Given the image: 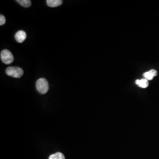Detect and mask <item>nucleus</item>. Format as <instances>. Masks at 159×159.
Returning <instances> with one entry per match:
<instances>
[{
  "label": "nucleus",
  "instance_id": "nucleus-1",
  "mask_svg": "<svg viewBox=\"0 0 159 159\" xmlns=\"http://www.w3.org/2000/svg\"><path fill=\"white\" fill-rule=\"evenodd\" d=\"M36 88L40 94H46L49 89L48 83L45 79H40L37 81Z\"/></svg>",
  "mask_w": 159,
  "mask_h": 159
},
{
  "label": "nucleus",
  "instance_id": "nucleus-2",
  "mask_svg": "<svg viewBox=\"0 0 159 159\" xmlns=\"http://www.w3.org/2000/svg\"><path fill=\"white\" fill-rule=\"evenodd\" d=\"M24 71L22 68L18 67H9L6 69V74L14 78H20L23 76Z\"/></svg>",
  "mask_w": 159,
  "mask_h": 159
},
{
  "label": "nucleus",
  "instance_id": "nucleus-3",
  "mask_svg": "<svg viewBox=\"0 0 159 159\" xmlns=\"http://www.w3.org/2000/svg\"><path fill=\"white\" fill-rule=\"evenodd\" d=\"M0 56L1 61L6 64H10L14 61L13 55L8 50H4L1 51Z\"/></svg>",
  "mask_w": 159,
  "mask_h": 159
},
{
  "label": "nucleus",
  "instance_id": "nucleus-4",
  "mask_svg": "<svg viewBox=\"0 0 159 159\" xmlns=\"http://www.w3.org/2000/svg\"><path fill=\"white\" fill-rule=\"evenodd\" d=\"M15 38L18 43H22L26 39L27 34L25 31L20 30V31H18L16 34Z\"/></svg>",
  "mask_w": 159,
  "mask_h": 159
},
{
  "label": "nucleus",
  "instance_id": "nucleus-5",
  "mask_svg": "<svg viewBox=\"0 0 159 159\" xmlns=\"http://www.w3.org/2000/svg\"><path fill=\"white\" fill-rule=\"evenodd\" d=\"M157 74V72L155 70H151L148 71H147L143 74V76L144 79L148 80H151L153 79L155 76H156Z\"/></svg>",
  "mask_w": 159,
  "mask_h": 159
},
{
  "label": "nucleus",
  "instance_id": "nucleus-6",
  "mask_svg": "<svg viewBox=\"0 0 159 159\" xmlns=\"http://www.w3.org/2000/svg\"><path fill=\"white\" fill-rule=\"evenodd\" d=\"M47 6L50 7H57L63 4L61 0H47L46 1Z\"/></svg>",
  "mask_w": 159,
  "mask_h": 159
},
{
  "label": "nucleus",
  "instance_id": "nucleus-7",
  "mask_svg": "<svg viewBox=\"0 0 159 159\" xmlns=\"http://www.w3.org/2000/svg\"><path fill=\"white\" fill-rule=\"evenodd\" d=\"M135 83L137 85L143 89H146L148 86V80L146 79L136 80Z\"/></svg>",
  "mask_w": 159,
  "mask_h": 159
},
{
  "label": "nucleus",
  "instance_id": "nucleus-8",
  "mask_svg": "<svg viewBox=\"0 0 159 159\" xmlns=\"http://www.w3.org/2000/svg\"><path fill=\"white\" fill-rule=\"evenodd\" d=\"M48 159H66L64 154L60 152H57L56 153L52 154L50 156Z\"/></svg>",
  "mask_w": 159,
  "mask_h": 159
},
{
  "label": "nucleus",
  "instance_id": "nucleus-9",
  "mask_svg": "<svg viewBox=\"0 0 159 159\" xmlns=\"http://www.w3.org/2000/svg\"><path fill=\"white\" fill-rule=\"evenodd\" d=\"M17 2L25 8H28L31 5V1L30 0H17Z\"/></svg>",
  "mask_w": 159,
  "mask_h": 159
},
{
  "label": "nucleus",
  "instance_id": "nucleus-10",
  "mask_svg": "<svg viewBox=\"0 0 159 159\" xmlns=\"http://www.w3.org/2000/svg\"><path fill=\"white\" fill-rule=\"evenodd\" d=\"M6 18H5V17L4 16H2V15H1L0 16V25H4L6 23Z\"/></svg>",
  "mask_w": 159,
  "mask_h": 159
}]
</instances>
